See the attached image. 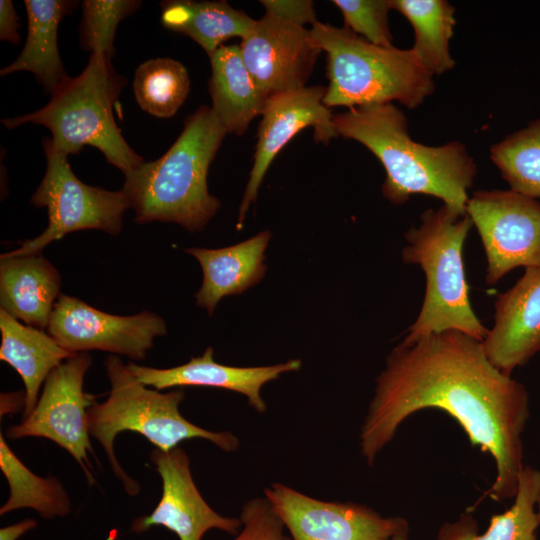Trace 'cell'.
<instances>
[{
  "label": "cell",
  "instance_id": "1",
  "mask_svg": "<svg viewBox=\"0 0 540 540\" xmlns=\"http://www.w3.org/2000/svg\"><path fill=\"white\" fill-rule=\"evenodd\" d=\"M526 387L488 359L482 341L457 330L402 341L376 379L359 447L368 465L412 414L432 408L454 418L470 444L492 456V499L514 498L524 468L522 435L530 416Z\"/></svg>",
  "mask_w": 540,
  "mask_h": 540
},
{
  "label": "cell",
  "instance_id": "2",
  "mask_svg": "<svg viewBox=\"0 0 540 540\" xmlns=\"http://www.w3.org/2000/svg\"><path fill=\"white\" fill-rule=\"evenodd\" d=\"M333 125L337 135L361 143L379 159L386 171L382 195L391 203L424 194L467 214L477 166L463 143L428 146L413 140L405 114L392 103L349 108L333 115Z\"/></svg>",
  "mask_w": 540,
  "mask_h": 540
},
{
  "label": "cell",
  "instance_id": "3",
  "mask_svg": "<svg viewBox=\"0 0 540 540\" xmlns=\"http://www.w3.org/2000/svg\"><path fill=\"white\" fill-rule=\"evenodd\" d=\"M226 134L211 107L200 106L165 154L125 174L122 191L135 221L204 229L221 206L208 192L207 175Z\"/></svg>",
  "mask_w": 540,
  "mask_h": 540
},
{
  "label": "cell",
  "instance_id": "4",
  "mask_svg": "<svg viewBox=\"0 0 540 540\" xmlns=\"http://www.w3.org/2000/svg\"><path fill=\"white\" fill-rule=\"evenodd\" d=\"M312 39L327 54L328 108L398 101L415 109L435 89L434 75L411 49L375 45L349 28L315 22Z\"/></svg>",
  "mask_w": 540,
  "mask_h": 540
},
{
  "label": "cell",
  "instance_id": "5",
  "mask_svg": "<svg viewBox=\"0 0 540 540\" xmlns=\"http://www.w3.org/2000/svg\"><path fill=\"white\" fill-rule=\"evenodd\" d=\"M420 218L419 226L405 233L402 259L421 267L426 289L419 314L402 342L410 344L447 330L483 341L488 329L471 306L463 257L472 220L444 205L425 210Z\"/></svg>",
  "mask_w": 540,
  "mask_h": 540
},
{
  "label": "cell",
  "instance_id": "6",
  "mask_svg": "<svg viewBox=\"0 0 540 540\" xmlns=\"http://www.w3.org/2000/svg\"><path fill=\"white\" fill-rule=\"evenodd\" d=\"M104 366L111 390L104 402H95L88 409V428L90 436L102 445L112 471L130 496L137 495L140 486L116 458L114 441L121 432L139 433L162 451H170L181 442L195 438L208 440L227 452L238 449L239 440L231 432H212L182 416L179 404L184 399L183 390L160 392L148 388L116 355H109Z\"/></svg>",
  "mask_w": 540,
  "mask_h": 540
},
{
  "label": "cell",
  "instance_id": "7",
  "mask_svg": "<svg viewBox=\"0 0 540 540\" xmlns=\"http://www.w3.org/2000/svg\"><path fill=\"white\" fill-rule=\"evenodd\" d=\"M125 85L126 79L115 72L111 58L91 53L83 72L61 83L44 107L1 122L10 129L28 122L47 127L52 133V138L47 140L66 156L77 154L84 145H91L125 175L144 163L126 143L113 115L114 105Z\"/></svg>",
  "mask_w": 540,
  "mask_h": 540
},
{
  "label": "cell",
  "instance_id": "8",
  "mask_svg": "<svg viewBox=\"0 0 540 540\" xmlns=\"http://www.w3.org/2000/svg\"><path fill=\"white\" fill-rule=\"evenodd\" d=\"M43 143L46 172L30 201L47 209L48 226L37 237L3 253L6 256L39 254L51 242L80 230L96 229L117 235L122 229L123 215L130 208L122 190L110 191L83 183L73 173L68 156L56 151L47 139Z\"/></svg>",
  "mask_w": 540,
  "mask_h": 540
},
{
  "label": "cell",
  "instance_id": "9",
  "mask_svg": "<svg viewBox=\"0 0 540 540\" xmlns=\"http://www.w3.org/2000/svg\"><path fill=\"white\" fill-rule=\"evenodd\" d=\"M466 212L486 256L485 281L494 285L517 268H540V202L509 190H480Z\"/></svg>",
  "mask_w": 540,
  "mask_h": 540
},
{
  "label": "cell",
  "instance_id": "10",
  "mask_svg": "<svg viewBox=\"0 0 540 540\" xmlns=\"http://www.w3.org/2000/svg\"><path fill=\"white\" fill-rule=\"evenodd\" d=\"M88 352H79L55 368L33 411L7 429L10 439L43 437L65 449L81 466L89 484L94 483L88 453H93L87 411L96 402L84 391V377L91 366Z\"/></svg>",
  "mask_w": 540,
  "mask_h": 540
},
{
  "label": "cell",
  "instance_id": "11",
  "mask_svg": "<svg viewBox=\"0 0 540 540\" xmlns=\"http://www.w3.org/2000/svg\"><path fill=\"white\" fill-rule=\"evenodd\" d=\"M292 540H392L409 533L402 517H384L353 502H329L274 483L264 490Z\"/></svg>",
  "mask_w": 540,
  "mask_h": 540
},
{
  "label": "cell",
  "instance_id": "12",
  "mask_svg": "<svg viewBox=\"0 0 540 540\" xmlns=\"http://www.w3.org/2000/svg\"><path fill=\"white\" fill-rule=\"evenodd\" d=\"M47 330L72 353L100 350L142 360L154 339L166 334L167 326L161 316L147 310L129 316L113 315L61 294Z\"/></svg>",
  "mask_w": 540,
  "mask_h": 540
},
{
  "label": "cell",
  "instance_id": "13",
  "mask_svg": "<svg viewBox=\"0 0 540 540\" xmlns=\"http://www.w3.org/2000/svg\"><path fill=\"white\" fill-rule=\"evenodd\" d=\"M241 54L267 97L306 87L321 49L310 29L266 14L241 40Z\"/></svg>",
  "mask_w": 540,
  "mask_h": 540
},
{
  "label": "cell",
  "instance_id": "14",
  "mask_svg": "<svg viewBox=\"0 0 540 540\" xmlns=\"http://www.w3.org/2000/svg\"><path fill=\"white\" fill-rule=\"evenodd\" d=\"M324 86H306L268 98L257 134L256 151L250 177L239 208L237 229L256 200L263 178L280 150L302 129L313 127L314 140L327 144L338 136L331 109L323 104Z\"/></svg>",
  "mask_w": 540,
  "mask_h": 540
},
{
  "label": "cell",
  "instance_id": "15",
  "mask_svg": "<svg viewBox=\"0 0 540 540\" xmlns=\"http://www.w3.org/2000/svg\"><path fill=\"white\" fill-rule=\"evenodd\" d=\"M151 462L162 480V496L151 514L136 518L131 530L142 533L152 526H164L180 540H201L210 529L237 535L240 518L225 517L213 510L196 487L186 452L176 447L170 451L154 448Z\"/></svg>",
  "mask_w": 540,
  "mask_h": 540
},
{
  "label": "cell",
  "instance_id": "16",
  "mask_svg": "<svg viewBox=\"0 0 540 540\" xmlns=\"http://www.w3.org/2000/svg\"><path fill=\"white\" fill-rule=\"evenodd\" d=\"M494 308V323L482 344L490 362L511 376L540 351V268H526L497 295Z\"/></svg>",
  "mask_w": 540,
  "mask_h": 540
},
{
  "label": "cell",
  "instance_id": "17",
  "mask_svg": "<svg viewBox=\"0 0 540 540\" xmlns=\"http://www.w3.org/2000/svg\"><path fill=\"white\" fill-rule=\"evenodd\" d=\"M127 365L140 382L154 389L184 386L225 389L246 396L248 404L258 413H263L267 407L261 396L262 387L283 373L299 370L302 363L299 359H291L270 366H228L217 363L214 349L208 347L201 356L172 368L158 369L133 362Z\"/></svg>",
  "mask_w": 540,
  "mask_h": 540
},
{
  "label": "cell",
  "instance_id": "18",
  "mask_svg": "<svg viewBox=\"0 0 540 540\" xmlns=\"http://www.w3.org/2000/svg\"><path fill=\"white\" fill-rule=\"evenodd\" d=\"M61 276L41 253L0 258L1 310L24 324L48 327L61 296Z\"/></svg>",
  "mask_w": 540,
  "mask_h": 540
},
{
  "label": "cell",
  "instance_id": "19",
  "mask_svg": "<svg viewBox=\"0 0 540 540\" xmlns=\"http://www.w3.org/2000/svg\"><path fill=\"white\" fill-rule=\"evenodd\" d=\"M270 236L269 231H262L219 249H185L198 260L203 272L202 285L195 293L196 304L212 315L223 297L241 294L257 284L266 272L264 252Z\"/></svg>",
  "mask_w": 540,
  "mask_h": 540
},
{
  "label": "cell",
  "instance_id": "20",
  "mask_svg": "<svg viewBox=\"0 0 540 540\" xmlns=\"http://www.w3.org/2000/svg\"><path fill=\"white\" fill-rule=\"evenodd\" d=\"M212 111L226 133L242 135L262 115L268 98L244 63L239 45H222L210 55Z\"/></svg>",
  "mask_w": 540,
  "mask_h": 540
},
{
  "label": "cell",
  "instance_id": "21",
  "mask_svg": "<svg viewBox=\"0 0 540 540\" xmlns=\"http://www.w3.org/2000/svg\"><path fill=\"white\" fill-rule=\"evenodd\" d=\"M0 359L13 367L25 386L23 418L35 408L39 391L49 374L72 353L42 329L21 323L0 310Z\"/></svg>",
  "mask_w": 540,
  "mask_h": 540
},
{
  "label": "cell",
  "instance_id": "22",
  "mask_svg": "<svg viewBox=\"0 0 540 540\" xmlns=\"http://www.w3.org/2000/svg\"><path fill=\"white\" fill-rule=\"evenodd\" d=\"M28 31L18 58L0 71L1 76L32 72L47 92L52 93L69 76L62 64L58 45V26L63 17L77 6L67 0H26Z\"/></svg>",
  "mask_w": 540,
  "mask_h": 540
},
{
  "label": "cell",
  "instance_id": "23",
  "mask_svg": "<svg viewBox=\"0 0 540 540\" xmlns=\"http://www.w3.org/2000/svg\"><path fill=\"white\" fill-rule=\"evenodd\" d=\"M540 491V470L525 465L512 506L494 514L484 533H478V523L470 513H463L452 522H445L436 540H537L540 526L536 502Z\"/></svg>",
  "mask_w": 540,
  "mask_h": 540
},
{
  "label": "cell",
  "instance_id": "24",
  "mask_svg": "<svg viewBox=\"0 0 540 540\" xmlns=\"http://www.w3.org/2000/svg\"><path fill=\"white\" fill-rule=\"evenodd\" d=\"M162 24L197 42L210 56L230 38L244 39L255 20L226 1H164Z\"/></svg>",
  "mask_w": 540,
  "mask_h": 540
},
{
  "label": "cell",
  "instance_id": "25",
  "mask_svg": "<svg viewBox=\"0 0 540 540\" xmlns=\"http://www.w3.org/2000/svg\"><path fill=\"white\" fill-rule=\"evenodd\" d=\"M392 9L412 25L414 43L410 48L434 76L455 66L450 40L456 25V9L446 0H391Z\"/></svg>",
  "mask_w": 540,
  "mask_h": 540
},
{
  "label": "cell",
  "instance_id": "26",
  "mask_svg": "<svg viewBox=\"0 0 540 540\" xmlns=\"http://www.w3.org/2000/svg\"><path fill=\"white\" fill-rule=\"evenodd\" d=\"M0 468L9 484V497L0 508L4 515L21 508H32L45 519L64 516L71 502L62 484L54 477L42 478L29 470L9 448L0 434Z\"/></svg>",
  "mask_w": 540,
  "mask_h": 540
},
{
  "label": "cell",
  "instance_id": "27",
  "mask_svg": "<svg viewBox=\"0 0 540 540\" xmlns=\"http://www.w3.org/2000/svg\"><path fill=\"white\" fill-rule=\"evenodd\" d=\"M189 89L186 68L170 58L145 61L137 68L133 81L139 106L160 118L173 116L186 100Z\"/></svg>",
  "mask_w": 540,
  "mask_h": 540
},
{
  "label": "cell",
  "instance_id": "28",
  "mask_svg": "<svg viewBox=\"0 0 540 540\" xmlns=\"http://www.w3.org/2000/svg\"><path fill=\"white\" fill-rule=\"evenodd\" d=\"M490 158L511 190L540 198V119L494 144Z\"/></svg>",
  "mask_w": 540,
  "mask_h": 540
},
{
  "label": "cell",
  "instance_id": "29",
  "mask_svg": "<svg viewBox=\"0 0 540 540\" xmlns=\"http://www.w3.org/2000/svg\"><path fill=\"white\" fill-rule=\"evenodd\" d=\"M140 5V1L134 0L84 1L80 29L82 47L91 53H101L111 58L118 24Z\"/></svg>",
  "mask_w": 540,
  "mask_h": 540
},
{
  "label": "cell",
  "instance_id": "30",
  "mask_svg": "<svg viewBox=\"0 0 540 540\" xmlns=\"http://www.w3.org/2000/svg\"><path fill=\"white\" fill-rule=\"evenodd\" d=\"M344 18V26L372 44L393 47L388 23L391 0H334Z\"/></svg>",
  "mask_w": 540,
  "mask_h": 540
},
{
  "label": "cell",
  "instance_id": "31",
  "mask_svg": "<svg viewBox=\"0 0 540 540\" xmlns=\"http://www.w3.org/2000/svg\"><path fill=\"white\" fill-rule=\"evenodd\" d=\"M239 518L242 528L233 540H292L266 497L246 502Z\"/></svg>",
  "mask_w": 540,
  "mask_h": 540
},
{
  "label": "cell",
  "instance_id": "32",
  "mask_svg": "<svg viewBox=\"0 0 540 540\" xmlns=\"http://www.w3.org/2000/svg\"><path fill=\"white\" fill-rule=\"evenodd\" d=\"M261 4L265 7L266 14L300 26H304V24L307 23H310L312 26L318 21L315 16L312 1L262 0Z\"/></svg>",
  "mask_w": 540,
  "mask_h": 540
},
{
  "label": "cell",
  "instance_id": "33",
  "mask_svg": "<svg viewBox=\"0 0 540 540\" xmlns=\"http://www.w3.org/2000/svg\"><path fill=\"white\" fill-rule=\"evenodd\" d=\"M18 17L14 9L13 3L10 0L0 1V39L19 43L18 34Z\"/></svg>",
  "mask_w": 540,
  "mask_h": 540
},
{
  "label": "cell",
  "instance_id": "34",
  "mask_svg": "<svg viewBox=\"0 0 540 540\" xmlns=\"http://www.w3.org/2000/svg\"><path fill=\"white\" fill-rule=\"evenodd\" d=\"M37 526V522L33 519H24L14 525L1 528L0 540H17L21 535L27 531L34 529Z\"/></svg>",
  "mask_w": 540,
  "mask_h": 540
},
{
  "label": "cell",
  "instance_id": "35",
  "mask_svg": "<svg viewBox=\"0 0 540 540\" xmlns=\"http://www.w3.org/2000/svg\"><path fill=\"white\" fill-rule=\"evenodd\" d=\"M392 540H408V533H401L392 538Z\"/></svg>",
  "mask_w": 540,
  "mask_h": 540
},
{
  "label": "cell",
  "instance_id": "36",
  "mask_svg": "<svg viewBox=\"0 0 540 540\" xmlns=\"http://www.w3.org/2000/svg\"><path fill=\"white\" fill-rule=\"evenodd\" d=\"M536 508H537V513H538L539 518H540V491H539V494H538V497H537Z\"/></svg>",
  "mask_w": 540,
  "mask_h": 540
}]
</instances>
